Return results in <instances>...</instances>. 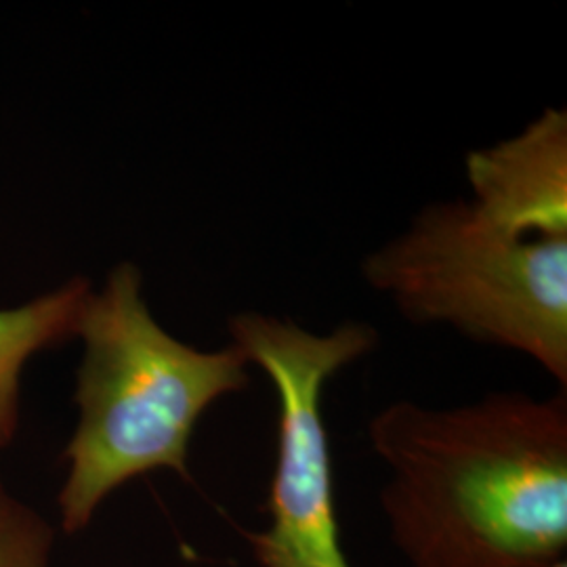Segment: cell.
Returning <instances> with one entry per match:
<instances>
[{
  "label": "cell",
  "instance_id": "5b68a950",
  "mask_svg": "<svg viewBox=\"0 0 567 567\" xmlns=\"http://www.w3.org/2000/svg\"><path fill=\"white\" fill-rule=\"evenodd\" d=\"M473 204L524 236L567 238V112L548 107L507 142L466 154Z\"/></svg>",
  "mask_w": 567,
  "mask_h": 567
},
{
  "label": "cell",
  "instance_id": "6da1fadb",
  "mask_svg": "<svg viewBox=\"0 0 567 567\" xmlns=\"http://www.w3.org/2000/svg\"><path fill=\"white\" fill-rule=\"evenodd\" d=\"M381 511L410 567L567 561V393H487L433 408L400 400L370 425Z\"/></svg>",
  "mask_w": 567,
  "mask_h": 567
},
{
  "label": "cell",
  "instance_id": "8992f818",
  "mask_svg": "<svg viewBox=\"0 0 567 567\" xmlns=\"http://www.w3.org/2000/svg\"><path fill=\"white\" fill-rule=\"evenodd\" d=\"M91 295V282L74 278L18 309L0 311V446L18 431L23 365L42 349L79 337Z\"/></svg>",
  "mask_w": 567,
  "mask_h": 567
},
{
  "label": "cell",
  "instance_id": "52a82bcc",
  "mask_svg": "<svg viewBox=\"0 0 567 567\" xmlns=\"http://www.w3.org/2000/svg\"><path fill=\"white\" fill-rule=\"evenodd\" d=\"M51 534L0 484V567H47Z\"/></svg>",
  "mask_w": 567,
  "mask_h": 567
},
{
  "label": "cell",
  "instance_id": "ba28073f",
  "mask_svg": "<svg viewBox=\"0 0 567 567\" xmlns=\"http://www.w3.org/2000/svg\"><path fill=\"white\" fill-rule=\"evenodd\" d=\"M550 567H567V561H561V564H555V566Z\"/></svg>",
  "mask_w": 567,
  "mask_h": 567
},
{
  "label": "cell",
  "instance_id": "277c9868",
  "mask_svg": "<svg viewBox=\"0 0 567 567\" xmlns=\"http://www.w3.org/2000/svg\"><path fill=\"white\" fill-rule=\"evenodd\" d=\"M231 344L261 368L278 395V452L267 492V526L246 540L257 567H351L341 543L324 389L372 353L379 332L343 322L326 334L261 311L229 318Z\"/></svg>",
  "mask_w": 567,
  "mask_h": 567
},
{
  "label": "cell",
  "instance_id": "7a4b0ae2",
  "mask_svg": "<svg viewBox=\"0 0 567 567\" xmlns=\"http://www.w3.org/2000/svg\"><path fill=\"white\" fill-rule=\"evenodd\" d=\"M79 337L81 423L65 447L70 471L60 496L70 534L116 487L145 473L171 468L189 482V442L200 416L250 383L238 347L203 351L168 334L143 299L140 267L128 261L91 295Z\"/></svg>",
  "mask_w": 567,
  "mask_h": 567
},
{
  "label": "cell",
  "instance_id": "3957f363",
  "mask_svg": "<svg viewBox=\"0 0 567 567\" xmlns=\"http://www.w3.org/2000/svg\"><path fill=\"white\" fill-rule=\"evenodd\" d=\"M362 276L414 324L527 355L567 386V238L524 236L473 203L425 206Z\"/></svg>",
  "mask_w": 567,
  "mask_h": 567
}]
</instances>
